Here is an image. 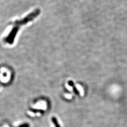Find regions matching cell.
<instances>
[{"instance_id":"cell-1","label":"cell","mask_w":127,"mask_h":127,"mask_svg":"<svg viewBox=\"0 0 127 127\" xmlns=\"http://www.w3.org/2000/svg\"><path fill=\"white\" fill-rule=\"evenodd\" d=\"M68 84H69L70 86H72V87H73V91H74V93H75L76 94H77V95H80L79 92L77 90L76 87H75L74 85V83H73V82L72 81H69V82H68Z\"/></svg>"},{"instance_id":"cell-2","label":"cell","mask_w":127,"mask_h":127,"mask_svg":"<svg viewBox=\"0 0 127 127\" xmlns=\"http://www.w3.org/2000/svg\"><path fill=\"white\" fill-rule=\"evenodd\" d=\"M31 111L32 112H33L34 113H36V112H41V113H43V111L42 110H36V109H31Z\"/></svg>"},{"instance_id":"cell-3","label":"cell","mask_w":127,"mask_h":127,"mask_svg":"<svg viewBox=\"0 0 127 127\" xmlns=\"http://www.w3.org/2000/svg\"><path fill=\"white\" fill-rule=\"evenodd\" d=\"M19 127H29V125L27 123H25V124H24L20 125Z\"/></svg>"}]
</instances>
